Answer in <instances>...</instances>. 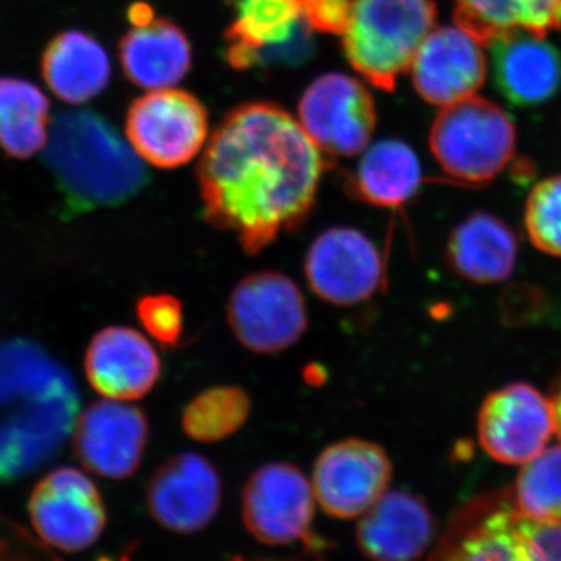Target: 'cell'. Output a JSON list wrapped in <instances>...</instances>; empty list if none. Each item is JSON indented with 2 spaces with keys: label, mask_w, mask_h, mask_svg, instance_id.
I'll return each mask as SVG.
<instances>
[{
  "label": "cell",
  "mask_w": 561,
  "mask_h": 561,
  "mask_svg": "<svg viewBox=\"0 0 561 561\" xmlns=\"http://www.w3.org/2000/svg\"><path fill=\"white\" fill-rule=\"evenodd\" d=\"M323 169V153L287 111L243 103L220 122L198 164L205 219L261 253L308 219Z\"/></svg>",
  "instance_id": "1"
},
{
  "label": "cell",
  "mask_w": 561,
  "mask_h": 561,
  "mask_svg": "<svg viewBox=\"0 0 561 561\" xmlns=\"http://www.w3.org/2000/svg\"><path fill=\"white\" fill-rule=\"evenodd\" d=\"M0 481L43 463L69 432L77 394L68 373L27 342L0 346Z\"/></svg>",
  "instance_id": "2"
},
{
  "label": "cell",
  "mask_w": 561,
  "mask_h": 561,
  "mask_svg": "<svg viewBox=\"0 0 561 561\" xmlns=\"http://www.w3.org/2000/svg\"><path fill=\"white\" fill-rule=\"evenodd\" d=\"M44 149L66 213L72 216L119 206L149 183V172L130 142L94 111L58 114Z\"/></svg>",
  "instance_id": "3"
},
{
  "label": "cell",
  "mask_w": 561,
  "mask_h": 561,
  "mask_svg": "<svg viewBox=\"0 0 561 561\" xmlns=\"http://www.w3.org/2000/svg\"><path fill=\"white\" fill-rule=\"evenodd\" d=\"M435 20L434 0H353L343 50L368 83L393 91Z\"/></svg>",
  "instance_id": "4"
},
{
  "label": "cell",
  "mask_w": 561,
  "mask_h": 561,
  "mask_svg": "<svg viewBox=\"0 0 561 561\" xmlns=\"http://www.w3.org/2000/svg\"><path fill=\"white\" fill-rule=\"evenodd\" d=\"M430 146L449 179L465 186H483L515 157L516 128L500 105L471 95L443 106L432 124Z\"/></svg>",
  "instance_id": "5"
},
{
  "label": "cell",
  "mask_w": 561,
  "mask_h": 561,
  "mask_svg": "<svg viewBox=\"0 0 561 561\" xmlns=\"http://www.w3.org/2000/svg\"><path fill=\"white\" fill-rule=\"evenodd\" d=\"M449 552L454 560H561V524L531 519L501 494L482 497L457 512Z\"/></svg>",
  "instance_id": "6"
},
{
  "label": "cell",
  "mask_w": 561,
  "mask_h": 561,
  "mask_svg": "<svg viewBox=\"0 0 561 561\" xmlns=\"http://www.w3.org/2000/svg\"><path fill=\"white\" fill-rule=\"evenodd\" d=\"M227 320L239 343L257 354L291 348L308 330V308L300 287L278 272L251 273L236 284Z\"/></svg>",
  "instance_id": "7"
},
{
  "label": "cell",
  "mask_w": 561,
  "mask_h": 561,
  "mask_svg": "<svg viewBox=\"0 0 561 561\" xmlns=\"http://www.w3.org/2000/svg\"><path fill=\"white\" fill-rule=\"evenodd\" d=\"M208 111L191 92L162 88L140 95L125 119L128 142L140 160L176 169L201 153L208 139Z\"/></svg>",
  "instance_id": "8"
},
{
  "label": "cell",
  "mask_w": 561,
  "mask_h": 561,
  "mask_svg": "<svg viewBox=\"0 0 561 561\" xmlns=\"http://www.w3.org/2000/svg\"><path fill=\"white\" fill-rule=\"evenodd\" d=\"M225 32L228 65L238 70L295 66L313 51V31L298 0H236Z\"/></svg>",
  "instance_id": "9"
},
{
  "label": "cell",
  "mask_w": 561,
  "mask_h": 561,
  "mask_svg": "<svg viewBox=\"0 0 561 561\" xmlns=\"http://www.w3.org/2000/svg\"><path fill=\"white\" fill-rule=\"evenodd\" d=\"M316 504L311 482L300 468L286 461H272L257 468L243 486V526L262 545L302 541L313 549Z\"/></svg>",
  "instance_id": "10"
},
{
  "label": "cell",
  "mask_w": 561,
  "mask_h": 561,
  "mask_svg": "<svg viewBox=\"0 0 561 561\" xmlns=\"http://www.w3.org/2000/svg\"><path fill=\"white\" fill-rule=\"evenodd\" d=\"M28 516L41 540L68 553L91 548L108 522L101 490L72 467L57 468L36 483Z\"/></svg>",
  "instance_id": "11"
},
{
  "label": "cell",
  "mask_w": 561,
  "mask_h": 561,
  "mask_svg": "<svg viewBox=\"0 0 561 561\" xmlns=\"http://www.w3.org/2000/svg\"><path fill=\"white\" fill-rule=\"evenodd\" d=\"M298 119L321 153L350 158L370 144L376 105L359 80L341 72L324 73L302 92Z\"/></svg>",
  "instance_id": "12"
},
{
  "label": "cell",
  "mask_w": 561,
  "mask_h": 561,
  "mask_svg": "<svg viewBox=\"0 0 561 561\" xmlns=\"http://www.w3.org/2000/svg\"><path fill=\"white\" fill-rule=\"evenodd\" d=\"M393 465L378 443L346 438L317 457L312 490L317 504L335 519L360 518L389 490Z\"/></svg>",
  "instance_id": "13"
},
{
  "label": "cell",
  "mask_w": 561,
  "mask_h": 561,
  "mask_svg": "<svg viewBox=\"0 0 561 561\" xmlns=\"http://www.w3.org/2000/svg\"><path fill=\"white\" fill-rule=\"evenodd\" d=\"M553 434L552 400L529 383H511L493 391L479 411V443L500 463H527L548 446Z\"/></svg>",
  "instance_id": "14"
},
{
  "label": "cell",
  "mask_w": 561,
  "mask_h": 561,
  "mask_svg": "<svg viewBox=\"0 0 561 561\" xmlns=\"http://www.w3.org/2000/svg\"><path fill=\"white\" fill-rule=\"evenodd\" d=\"M305 275L320 300L335 306L359 305L370 300L381 286L382 256L364 232L330 228L306 254Z\"/></svg>",
  "instance_id": "15"
},
{
  "label": "cell",
  "mask_w": 561,
  "mask_h": 561,
  "mask_svg": "<svg viewBox=\"0 0 561 561\" xmlns=\"http://www.w3.org/2000/svg\"><path fill=\"white\" fill-rule=\"evenodd\" d=\"M224 486L219 471L206 457L181 453L154 471L147 489L151 518L175 534H197L220 511Z\"/></svg>",
  "instance_id": "16"
},
{
  "label": "cell",
  "mask_w": 561,
  "mask_h": 561,
  "mask_svg": "<svg viewBox=\"0 0 561 561\" xmlns=\"http://www.w3.org/2000/svg\"><path fill=\"white\" fill-rule=\"evenodd\" d=\"M146 413L124 401L92 402L73 431V451L87 470L113 481L130 478L149 443Z\"/></svg>",
  "instance_id": "17"
},
{
  "label": "cell",
  "mask_w": 561,
  "mask_h": 561,
  "mask_svg": "<svg viewBox=\"0 0 561 561\" xmlns=\"http://www.w3.org/2000/svg\"><path fill=\"white\" fill-rule=\"evenodd\" d=\"M411 70L421 99L443 108L481 90L489 68L478 39L459 25H443L421 43Z\"/></svg>",
  "instance_id": "18"
},
{
  "label": "cell",
  "mask_w": 561,
  "mask_h": 561,
  "mask_svg": "<svg viewBox=\"0 0 561 561\" xmlns=\"http://www.w3.org/2000/svg\"><path fill=\"white\" fill-rule=\"evenodd\" d=\"M84 375L106 400L135 401L149 394L161 378L160 354L142 332L108 327L91 339Z\"/></svg>",
  "instance_id": "19"
},
{
  "label": "cell",
  "mask_w": 561,
  "mask_h": 561,
  "mask_svg": "<svg viewBox=\"0 0 561 561\" xmlns=\"http://www.w3.org/2000/svg\"><path fill=\"white\" fill-rule=\"evenodd\" d=\"M435 519L426 502L409 491L387 490L360 516L357 548L365 557L381 561L416 560L431 548Z\"/></svg>",
  "instance_id": "20"
},
{
  "label": "cell",
  "mask_w": 561,
  "mask_h": 561,
  "mask_svg": "<svg viewBox=\"0 0 561 561\" xmlns=\"http://www.w3.org/2000/svg\"><path fill=\"white\" fill-rule=\"evenodd\" d=\"M493 47V76L502 98L518 108L548 102L561 87V54L541 36L518 32Z\"/></svg>",
  "instance_id": "21"
},
{
  "label": "cell",
  "mask_w": 561,
  "mask_h": 561,
  "mask_svg": "<svg viewBox=\"0 0 561 561\" xmlns=\"http://www.w3.org/2000/svg\"><path fill=\"white\" fill-rule=\"evenodd\" d=\"M131 25L119 44L124 76L149 91L179 84L192 65V47L183 28L157 16Z\"/></svg>",
  "instance_id": "22"
},
{
  "label": "cell",
  "mask_w": 561,
  "mask_h": 561,
  "mask_svg": "<svg viewBox=\"0 0 561 561\" xmlns=\"http://www.w3.org/2000/svg\"><path fill=\"white\" fill-rule=\"evenodd\" d=\"M518 257L512 228L490 213H474L454 228L446 247L453 273L474 284H496L511 278Z\"/></svg>",
  "instance_id": "23"
},
{
  "label": "cell",
  "mask_w": 561,
  "mask_h": 561,
  "mask_svg": "<svg viewBox=\"0 0 561 561\" xmlns=\"http://www.w3.org/2000/svg\"><path fill=\"white\" fill-rule=\"evenodd\" d=\"M41 73L55 98L69 105H83L108 87L111 62L105 47L90 33L66 31L47 43Z\"/></svg>",
  "instance_id": "24"
},
{
  "label": "cell",
  "mask_w": 561,
  "mask_h": 561,
  "mask_svg": "<svg viewBox=\"0 0 561 561\" xmlns=\"http://www.w3.org/2000/svg\"><path fill=\"white\" fill-rule=\"evenodd\" d=\"M454 20L482 46L513 33L561 32V0H453Z\"/></svg>",
  "instance_id": "25"
},
{
  "label": "cell",
  "mask_w": 561,
  "mask_h": 561,
  "mask_svg": "<svg viewBox=\"0 0 561 561\" xmlns=\"http://www.w3.org/2000/svg\"><path fill=\"white\" fill-rule=\"evenodd\" d=\"M423 172L415 151L397 139L379 140L365 151L350 176V194L378 208H400L419 192Z\"/></svg>",
  "instance_id": "26"
},
{
  "label": "cell",
  "mask_w": 561,
  "mask_h": 561,
  "mask_svg": "<svg viewBox=\"0 0 561 561\" xmlns=\"http://www.w3.org/2000/svg\"><path fill=\"white\" fill-rule=\"evenodd\" d=\"M50 131V102L28 80L0 77V150L28 160L44 150Z\"/></svg>",
  "instance_id": "27"
},
{
  "label": "cell",
  "mask_w": 561,
  "mask_h": 561,
  "mask_svg": "<svg viewBox=\"0 0 561 561\" xmlns=\"http://www.w3.org/2000/svg\"><path fill=\"white\" fill-rule=\"evenodd\" d=\"M250 413L251 400L241 387H210L187 402L181 427L192 440L217 443L241 431Z\"/></svg>",
  "instance_id": "28"
},
{
  "label": "cell",
  "mask_w": 561,
  "mask_h": 561,
  "mask_svg": "<svg viewBox=\"0 0 561 561\" xmlns=\"http://www.w3.org/2000/svg\"><path fill=\"white\" fill-rule=\"evenodd\" d=\"M516 508L531 519L561 524V443L523 465L513 490Z\"/></svg>",
  "instance_id": "29"
},
{
  "label": "cell",
  "mask_w": 561,
  "mask_h": 561,
  "mask_svg": "<svg viewBox=\"0 0 561 561\" xmlns=\"http://www.w3.org/2000/svg\"><path fill=\"white\" fill-rule=\"evenodd\" d=\"M535 249L561 257V175L542 180L530 192L524 214Z\"/></svg>",
  "instance_id": "30"
},
{
  "label": "cell",
  "mask_w": 561,
  "mask_h": 561,
  "mask_svg": "<svg viewBox=\"0 0 561 561\" xmlns=\"http://www.w3.org/2000/svg\"><path fill=\"white\" fill-rule=\"evenodd\" d=\"M136 316L144 330L161 346L179 345L184 331L183 305L169 294H147L136 302Z\"/></svg>",
  "instance_id": "31"
},
{
  "label": "cell",
  "mask_w": 561,
  "mask_h": 561,
  "mask_svg": "<svg viewBox=\"0 0 561 561\" xmlns=\"http://www.w3.org/2000/svg\"><path fill=\"white\" fill-rule=\"evenodd\" d=\"M313 32L341 35L348 24L353 0H298Z\"/></svg>",
  "instance_id": "32"
},
{
  "label": "cell",
  "mask_w": 561,
  "mask_h": 561,
  "mask_svg": "<svg viewBox=\"0 0 561 561\" xmlns=\"http://www.w3.org/2000/svg\"><path fill=\"white\" fill-rule=\"evenodd\" d=\"M552 404L553 413H556V434L559 435L561 443V382L553 394Z\"/></svg>",
  "instance_id": "33"
}]
</instances>
